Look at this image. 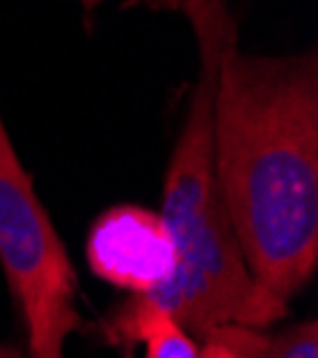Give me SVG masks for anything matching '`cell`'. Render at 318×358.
<instances>
[{
	"mask_svg": "<svg viewBox=\"0 0 318 358\" xmlns=\"http://www.w3.org/2000/svg\"><path fill=\"white\" fill-rule=\"evenodd\" d=\"M212 169L250 275L287 301L318 266V57L233 38L212 103Z\"/></svg>",
	"mask_w": 318,
	"mask_h": 358,
	"instance_id": "obj_1",
	"label": "cell"
},
{
	"mask_svg": "<svg viewBox=\"0 0 318 358\" xmlns=\"http://www.w3.org/2000/svg\"><path fill=\"white\" fill-rule=\"evenodd\" d=\"M198 38V78L164 178L161 221L175 247V270L152 295H129L135 313H161L189 336L215 327H264L287 315V301L258 284L238 250L212 169V103L221 57L236 38L226 0H187L181 6Z\"/></svg>",
	"mask_w": 318,
	"mask_h": 358,
	"instance_id": "obj_2",
	"label": "cell"
},
{
	"mask_svg": "<svg viewBox=\"0 0 318 358\" xmlns=\"http://www.w3.org/2000/svg\"><path fill=\"white\" fill-rule=\"evenodd\" d=\"M0 266L23 313L29 358H64L80 324L78 275L0 115Z\"/></svg>",
	"mask_w": 318,
	"mask_h": 358,
	"instance_id": "obj_3",
	"label": "cell"
},
{
	"mask_svg": "<svg viewBox=\"0 0 318 358\" xmlns=\"http://www.w3.org/2000/svg\"><path fill=\"white\" fill-rule=\"evenodd\" d=\"M86 261L112 287L129 295H152L175 270V247L158 213L121 203L92 224Z\"/></svg>",
	"mask_w": 318,
	"mask_h": 358,
	"instance_id": "obj_4",
	"label": "cell"
},
{
	"mask_svg": "<svg viewBox=\"0 0 318 358\" xmlns=\"http://www.w3.org/2000/svg\"><path fill=\"white\" fill-rule=\"evenodd\" d=\"M201 338L218 350V358H318V324L312 318L278 333L226 324Z\"/></svg>",
	"mask_w": 318,
	"mask_h": 358,
	"instance_id": "obj_5",
	"label": "cell"
},
{
	"mask_svg": "<svg viewBox=\"0 0 318 358\" xmlns=\"http://www.w3.org/2000/svg\"><path fill=\"white\" fill-rule=\"evenodd\" d=\"M109 338L118 344H143V358H218L215 347H198L181 324L161 313H135L121 307L109 324Z\"/></svg>",
	"mask_w": 318,
	"mask_h": 358,
	"instance_id": "obj_6",
	"label": "cell"
},
{
	"mask_svg": "<svg viewBox=\"0 0 318 358\" xmlns=\"http://www.w3.org/2000/svg\"><path fill=\"white\" fill-rule=\"evenodd\" d=\"M143 3H150V6H158V9H181L187 0H143Z\"/></svg>",
	"mask_w": 318,
	"mask_h": 358,
	"instance_id": "obj_7",
	"label": "cell"
},
{
	"mask_svg": "<svg viewBox=\"0 0 318 358\" xmlns=\"http://www.w3.org/2000/svg\"><path fill=\"white\" fill-rule=\"evenodd\" d=\"M101 3H103V0H80V6L86 9V15H92V12H95Z\"/></svg>",
	"mask_w": 318,
	"mask_h": 358,
	"instance_id": "obj_8",
	"label": "cell"
},
{
	"mask_svg": "<svg viewBox=\"0 0 318 358\" xmlns=\"http://www.w3.org/2000/svg\"><path fill=\"white\" fill-rule=\"evenodd\" d=\"M0 358H3V355H0Z\"/></svg>",
	"mask_w": 318,
	"mask_h": 358,
	"instance_id": "obj_9",
	"label": "cell"
}]
</instances>
